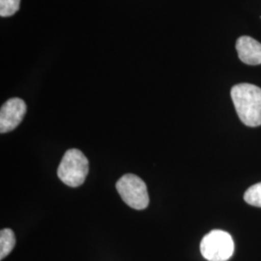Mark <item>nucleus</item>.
Instances as JSON below:
<instances>
[{"instance_id": "8", "label": "nucleus", "mask_w": 261, "mask_h": 261, "mask_svg": "<svg viewBox=\"0 0 261 261\" xmlns=\"http://www.w3.org/2000/svg\"><path fill=\"white\" fill-rule=\"evenodd\" d=\"M244 199L250 205L261 207V182L250 187L244 195Z\"/></svg>"}, {"instance_id": "6", "label": "nucleus", "mask_w": 261, "mask_h": 261, "mask_svg": "<svg viewBox=\"0 0 261 261\" xmlns=\"http://www.w3.org/2000/svg\"><path fill=\"white\" fill-rule=\"evenodd\" d=\"M236 50L240 60L245 64H261V44L253 38L241 36L236 42Z\"/></svg>"}, {"instance_id": "5", "label": "nucleus", "mask_w": 261, "mask_h": 261, "mask_svg": "<svg viewBox=\"0 0 261 261\" xmlns=\"http://www.w3.org/2000/svg\"><path fill=\"white\" fill-rule=\"evenodd\" d=\"M28 111L27 105L19 98H12L3 103L0 111V133L5 134L16 129Z\"/></svg>"}, {"instance_id": "3", "label": "nucleus", "mask_w": 261, "mask_h": 261, "mask_svg": "<svg viewBox=\"0 0 261 261\" xmlns=\"http://www.w3.org/2000/svg\"><path fill=\"white\" fill-rule=\"evenodd\" d=\"M200 252L208 261L228 260L234 252L233 239L224 230L215 229L201 240Z\"/></svg>"}, {"instance_id": "2", "label": "nucleus", "mask_w": 261, "mask_h": 261, "mask_svg": "<svg viewBox=\"0 0 261 261\" xmlns=\"http://www.w3.org/2000/svg\"><path fill=\"white\" fill-rule=\"evenodd\" d=\"M89 171L88 160L79 149H69L57 169V176L67 186L76 188L84 184Z\"/></svg>"}, {"instance_id": "4", "label": "nucleus", "mask_w": 261, "mask_h": 261, "mask_svg": "<svg viewBox=\"0 0 261 261\" xmlns=\"http://www.w3.org/2000/svg\"><path fill=\"white\" fill-rule=\"evenodd\" d=\"M116 190L123 201L130 208L143 210L149 204L146 184L135 174H125L116 183Z\"/></svg>"}, {"instance_id": "9", "label": "nucleus", "mask_w": 261, "mask_h": 261, "mask_svg": "<svg viewBox=\"0 0 261 261\" xmlns=\"http://www.w3.org/2000/svg\"><path fill=\"white\" fill-rule=\"evenodd\" d=\"M20 0H0V16L2 18L15 15L19 9Z\"/></svg>"}, {"instance_id": "7", "label": "nucleus", "mask_w": 261, "mask_h": 261, "mask_svg": "<svg viewBox=\"0 0 261 261\" xmlns=\"http://www.w3.org/2000/svg\"><path fill=\"white\" fill-rule=\"evenodd\" d=\"M16 245V237L12 229L4 228L0 231V259L3 260Z\"/></svg>"}, {"instance_id": "1", "label": "nucleus", "mask_w": 261, "mask_h": 261, "mask_svg": "<svg viewBox=\"0 0 261 261\" xmlns=\"http://www.w3.org/2000/svg\"><path fill=\"white\" fill-rule=\"evenodd\" d=\"M231 99L240 120L246 126H260L261 88L250 84L234 85Z\"/></svg>"}]
</instances>
